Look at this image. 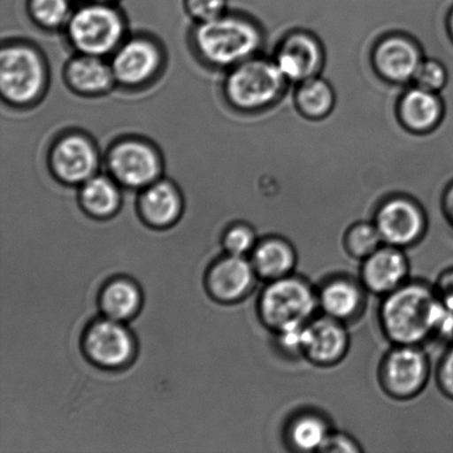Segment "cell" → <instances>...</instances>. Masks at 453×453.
Instances as JSON below:
<instances>
[{"instance_id": "cell-4", "label": "cell", "mask_w": 453, "mask_h": 453, "mask_svg": "<svg viewBox=\"0 0 453 453\" xmlns=\"http://www.w3.org/2000/svg\"><path fill=\"white\" fill-rule=\"evenodd\" d=\"M48 82L46 65L34 47L24 43L4 46L0 52V92L13 106L35 104Z\"/></svg>"}, {"instance_id": "cell-19", "label": "cell", "mask_w": 453, "mask_h": 453, "mask_svg": "<svg viewBox=\"0 0 453 453\" xmlns=\"http://www.w3.org/2000/svg\"><path fill=\"white\" fill-rule=\"evenodd\" d=\"M65 77L71 90L82 96L102 95L117 82L111 65L105 64L101 57L82 53L65 66Z\"/></svg>"}, {"instance_id": "cell-29", "label": "cell", "mask_w": 453, "mask_h": 453, "mask_svg": "<svg viewBox=\"0 0 453 453\" xmlns=\"http://www.w3.org/2000/svg\"><path fill=\"white\" fill-rule=\"evenodd\" d=\"M414 81L416 87L437 93L446 87L448 71L441 62L434 59L423 60L417 70Z\"/></svg>"}, {"instance_id": "cell-13", "label": "cell", "mask_w": 453, "mask_h": 453, "mask_svg": "<svg viewBox=\"0 0 453 453\" xmlns=\"http://www.w3.org/2000/svg\"><path fill=\"white\" fill-rule=\"evenodd\" d=\"M349 345V333L343 322L324 315L304 326L301 352L317 365L331 366L344 358Z\"/></svg>"}, {"instance_id": "cell-5", "label": "cell", "mask_w": 453, "mask_h": 453, "mask_svg": "<svg viewBox=\"0 0 453 453\" xmlns=\"http://www.w3.org/2000/svg\"><path fill=\"white\" fill-rule=\"evenodd\" d=\"M287 79L274 61L250 58L233 66L224 84L229 104L242 111H257L281 96Z\"/></svg>"}, {"instance_id": "cell-12", "label": "cell", "mask_w": 453, "mask_h": 453, "mask_svg": "<svg viewBox=\"0 0 453 453\" xmlns=\"http://www.w3.org/2000/svg\"><path fill=\"white\" fill-rule=\"evenodd\" d=\"M163 56L152 40L135 37L123 42L112 60L115 81L127 88L142 87L159 73Z\"/></svg>"}, {"instance_id": "cell-20", "label": "cell", "mask_w": 453, "mask_h": 453, "mask_svg": "<svg viewBox=\"0 0 453 453\" xmlns=\"http://www.w3.org/2000/svg\"><path fill=\"white\" fill-rule=\"evenodd\" d=\"M443 106L436 92L419 87L411 88L399 101L398 117L408 130L425 133L441 123Z\"/></svg>"}, {"instance_id": "cell-22", "label": "cell", "mask_w": 453, "mask_h": 453, "mask_svg": "<svg viewBox=\"0 0 453 453\" xmlns=\"http://www.w3.org/2000/svg\"><path fill=\"white\" fill-rule=\"evenodd\" d=\"M318 297L324 315L341 322L354 318L363 305L361 288L349 279L332 280L322 288Z\"/></svg>"}, {"instance_id": "cell-35", "label": "cell", "mask_w": 453, "mask_h": 453, "mask_svg": "<svg viewBox=\"0 0 453 453\" xmlns=\"http://www.w3.org/2000/svg\"><path fill=\"white\" fill-rule=\"evenodd\" d=\"M445 211L448 219H449L450 224L453 226V186L449 190H448L445 197Z\"/></svg>"}, {"instance_id": "cell-17", "label": "cell", "mask_w": 453, "mask_h": 453, "mask_svg": "<svg viewBox=\"0 0 453 453\" xmlns=\"http://www.w3.org/2000/svg\"><path fill=\"white\" fill-rule=\"evenodd\" d=\"M375 69L388 81L403 83L414 80L423 56L412 40L390 35L377 44L372 55Z\"/></svg>"}, {"instance_id": "cell-26", "label": "cell", "mask_w": 453, "mask_h": 453, "mask_svg": "<svg viewBox=\"0 0 453 453\" xmlns=\"http://www.w3.org/2000/svg\"><path fill=\"white\" fill-rule=\"evenodd\" d=\"M330 434L326 420L313 412L296 417L288 429L290 445L302 452L321 450Z\"/></svg>"}, {"instance_id": "cell-9", "label": "cell", "mask_w": 453, "mask_h": 453, "mask_svg": "<svg viewBox=\"0 0 453 453\" xmlns=\"http://www.w3.org/2000/svg\"><path fill=\"white\" fill-rule=\"evenodd\" d=\"M49 164L56 179L66 185H82L99 170V152L87 135L70 133L53 143Z\"/></svg>"}, {"instance_id": "cell-27", "label": "cell", "mask_w": 453, "mask_h": 453, "mask_svg": "<svg viewBox=\"0 0 453 453\" xmlns=\"http://www.w3.org/2000/svg\"><path fill=\"white\" fill-rule=\"evenodd\" d=\"M381 243H384L383 239L375 224H355L345 234L346 251L355 259L365 260L381 247Z\"/></svg>"}, {"instance_id": "cell-30", "label": "cell", "mask_w": 453, "mask_h": 453, "mask_svg": "<svg viewBox=\"0 0 453 453\" xmlns=\"http://www.w3.org/2000/svg\"><path fill=\"white\" fill-rule=\"evenodd\" d=\"M224 244L229 255L244 257L257 246L255 231L246 225L231 226L225 234Z\"/></svg>"}, {"instance_id": "cell-2", "label": "cell", "mask_w": 453, "mask_h": 453, "mask_svg": "<svg viewBox=\"0 0 453 453\" xmlns=\"http://www.w3.org/2000/svg\"><path fill=\"white\" fill-rule=\"evenodd\" d=\"M261 34L251 21L235 16H220L199 22L194 46L202 59L212 66H234L255 55L261 46Z\"/></svg>"}, {"instance_id": "cell-6", "label": "cell", "mask_w": 453, "mask_h": 453, "mask_svg": "<svg viewBox=\"0 0 453 453\" xmlns=\"http://www.w3.org/2000/svg\"><path fill=\"white\" fill-rule=\"evenodd\" d=\"M66 30L71 44L79 53L102 58L121 46L126 22L114 8L95 3L73 12Z\"/></svg>"}, {"instance_id": "cell-37", "label": "cell", "mask_w": 453, "mask_h": 453, "mask_svg": "<svg viewBox=\"0 0 453 453\" xmlns=\"http://www.w3.org/2000/svg\"><path fill=\"white\" fill-rule=\"evenodd\" d=\"M96 3H104V4H106V3H109V2H112V0H95Z\"/></svg>"}, {"instance_id": "cell-14", "label": "cell", "mask_w": 453, "mask_h": 453, "mask_svg": "<svg viewBox=\"0 0 453 453\" xmlns=\"http://www.w3.org/2000/svg\"><path fill=\"white\" fill-rule=\"evenodd\" d=\"M323 59L317 38L306 33H295L283 40L274 62L287 81L303 82L317 77Z\"/></svg>"}, {"instance_id": "cell-8", "label": "cell", "mask_w": 453, "mask_h": 453, "mask_svg": "<svg viewBox=\"0 0 453 453\" xmlns=\"http://www.w3.org/2000/svg\"><path fill=\"white\" fill-rule=\"evenodd\" d=\"M428 357L418 345H397L380 366V384L386 393L397 399L415 397L429 379Z\"/></svg>"}, {"instance_id": "cell-3", "label": "cell", "mask_w": 453, "mask_h": 453, "mask_svg": "<svg viewBox=\"0 0 453 453\" xmlns=\"http://www.w3.org/2000/svg\"><path fill=\"white\" fill-rule=\"evenodd\" d=\"M319 306V297L303 279L288 275L270 281L262 291L259 305L261 321L279 334L305 326Z\"/></svg>"}, {"instance_id": "cell-24", "label": "cell", "mask_w": 453, "mask_h": 453, "mask_svg": "<svg viewBox=\"0 0 453 453\" xmlns=\"http://www.w3.org/2000/svg\"><path fill=\"white\" fill-rule=\"evenodd\" d=\"M296 104L303 117L322 119L334 110L336 96L331 84L314 77L301 82L296 93Z\"/></svg>"}, {"instance_id": "cell-36", "label": "cell", "mask_w": 453, "mask_h": 453, "mask_svg": "<svg viewBox=\"0 0 453 453\" xmlns=\"http://www.w3.org/2000/svg\"><path fill=\"white\" fill-rule=\"evenodd\" d=\"M449 28H450V33H451V35L453 38V11H452L450 18H449Z\"/></svg>"}, {"instance_id": "cell-23", "label": "cell", "mask_w": 453, "mask_h": 453, "mask_svg": "<svg viewBox=\"0 0 453 453\" xmlns=\"http://www.w3.org/2000/svg\"><path fill=\"white\" fill-rule=\"evenodd\" d=\"M80 205L96 219H108L119 211L121 193L117 181L104 175H95L81 185Z\"/></svg>"}, {"instance_id": "cell-18", "label": "cell", "mask_w": 453, "mask_h": 453, "mask_svg": "<svg viewBox=\"0 0 453 453\" xmlns=\"http://www.w3.org/2000/svg\"><path fill=\"white\" fill-rule=\"evenodd\" d=\"M183 210V198L171 180H158L143 189L139 199V211L146 224L165 228L176 223Z\"/></svg>"}, {"instance_id": "cell-1", "label": "cell", "mask_w": 453, "mask_h": 453, "mask_svg": "<svg viewBox=\"0 0 453 453\" xmlns=\"http://www.w3.org/2000/svg\"><path fill=\"white\" fill-rule=\"evenodd\" d=\"M448 310L437 292L421 283H403L385 296L380 324L396 345H419L439 333Z\"/></svg>"}, {"instance_id": "cell-10", "label": "cell", "mask_w": 453, "mask_h": 453, "mask_svg": "<svg viewBox=\"0 0 453 453\" xmlns=\"http://www.w3.org/2000/svg\"><path fill=\"white\" fill-rule=\"evenodd\" d=\"M83 348L87 357L97 366L118 368L131 362L135 344L131 333L121 322L106 318L88 328Z\"/></svg>"}, {"instance_id": "cell-11", "label": "cell", "mask_w": 453, "mask_h": 453, "mask_svg": "<svg viewBox=\"0 0 453 453\" xmlns=\"http://www.w3.org/2000/svg\"><path fill=\"white\" fill-rule=\"evenodd\" d=\"M383 242L388 246H411L423 237L426 217L423 210L411 199L394 197L379 208L375 217Z\"/></svg>"}, {"instance_id": "cell-32", "label": "cell", "mask_w": 453, "mask_h": 453, "mask_svg": "<svg viewBox=\"0 0 453 453\" xmlns=\"http://www.w3.org/2000/svg\"><path fill=\"white\" fill-rule=\"evenodd\" d=\"M437 380L442 393L453 399V348L442 357L438 367Z\"/></svg>"}, {"instance_id": "cell-7", "label": "cell", "mask_w": 453, "mask_h": 453, "mask_svg": "<svg viewBox=\"0 0 453 453\" xmlns=\"http://www.w3.org/2000/svg\"><path fill=\"white\" fill-rule=\"evenodd\" d=\"M106 165L118 184L132 189H144L161 180L164 168L157 148L140 139H126L111 146Z\"/></svg>"}, {"instance_id": "cell-31", "label": "cell", "mask_w": 453, "mask_h": 453, "mask_svg": "<svg viewBox=\"0 0 453 453\" xmlns=\"http://www.w3.org/2000/svg\"><path fill=\"white\" fill-rule=\"evenodd\" d=\"M186 9L198 22L210 21L224 15L226 0H186Z\"/></svg>"}, {"instance_id": "cell-33", "label": "cell", "mask_w": 453, "mask_h": 453, "mask_svg": "<svg viewBox=\"0 0 453 453\" xmlns=\"http://www.w3.org/2000/svg\"><path fill=\"white\" fill-rule=\"evenodd\" d=\"M361 448L344 434H330L319 452H359Z\"/></svg>"}, {"instance_id": "cell-15", "label": "cell", "mask_w": 453, "mask_h": 453, "mask_svg": "<svg viewBox=\"0 0 453 453\" xmlns=\"http://www.w3.org/2000/svg\"><path fill=\"white\" fill-rule=\"evenodd\" d=\"M410 265L401 248L388 246L377 249L363 260V286L374 295L388 296L406 283Z\"/></svg>"}, {"instance_id": "cell-21", "label": "cell", "mask_w": 453, "mask_h": 453, "mask_svg": "<svg viewBox=\"0 0 453 453\" xmlns=\"http://www.w3.org/2000/svg\"><path fill=\"white\" fill-rule=\"evenodd\" d=\"M251 264L257 277L274 281L291 275L296 264V253L287 240L268 238L253 249Z\"/></svg>"}, {"instance_id": "cell-28", "label": "cell", "mask_w": 453, "mask_h": 453, "mask_svg": "<svg viewBox=\"0 0 453 453\" xmlns=\"http://www.w3.org/2000/svg\"><path fill=\"white\" fill-rule=\"evenodd\" d=\"M29 11L33 19L46 29L66 26L73 15L69 0H30Z\"/></svg>"}, {"instance_id": "cell-16", "label": "cell", "mask_w": 453, "mask_h": 453, "mask_svg": "<svg viewBox=\"0 0 453 453\" xmlns=\"http://www.w3.org/2000/svg\"><path fill=\"white\" fill-rule=\"evenodd\" d=\"M257 277L251 261L229 255L211 266L207 274V288L217 301L234 303L251 291Z\"/></svg>"}, {"instance_id": "cell-34", "label": "cell", "mask_w": 453, "mask_h": 453, "mask_svg": "<svg viewBox=\"0 0 453 453\" xmlns=\"http://www.w3.org/2000/svg\"><path fill=\"white\" fill-rule=\"evenodd\" d=\"M437 295L447 310L453 312V270L442 275L439 281Z\"/></svg>"}, {"instance_id": "cell-25", "label": "cell", "mask_w": 453, "mask_h": 453, "mask_svg": "<svg viewBox=\"0 0 453 453\" xmlns=\"http://www.w3.org/2000/svg\"><path fill=\"white\" fill-rule=\"evenodd\" d=\"M141 292L134 283L118 279L101 293L100 303L106 318L124 321L133 317L141 306Z\"/></svg>"}]
</instances>
